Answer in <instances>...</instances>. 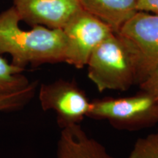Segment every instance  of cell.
<instances>
[{"mask_svg":"<svg viewBox=\"0 0 158 158\" xmlns=\"http://www.w3.org/2000/svg\"><path fill=\"white\" fill-rule=\"evenodd\" d=\"M139 55L135 45L113 31L96 47L86 64L87 76L100 92H125L137 84Z\"/></svg>","mask_w":158,"mask_h":158,"instance_id":"cell-2","label":"cell"},{"mask_svg":"<svg viewBox=\"0 0 158 158\" xmlns=\"http://www.w3.org/2000/svg\"><path fill=\"white\" fill-rule=\"evenodd\" d=\"M62 30L66 40L64 62L77 69L86 66L96 47L114 31L82 9L69 20Z\"/></svg>","mask_w":158,"mask_h":158,"instance_id":"cell-5","label":"cell"},{"mask_svg":"<svg viewBox=\"0 0 158 158\" xmlns=\"http://www.w3.org/2000/svg\"><path fill=\"white\" fill-rule=\"evenodd\" d=\"M138 11L158 13V0H136Z\"/></svg>","mask_w":158,"mask_h":158,"instance_id":"cell-14","label":"cell"},{"mask_svg":"<svg viewBox=\"0 0 158 158\" xmlns=\"http://www.w3.org/2000/svg\"><path fill=\"white\" fill-rule=\"evenodd\" d=\"M57 158H114L106 148L90 137L81 124L61 129Z\"/></svg>","mask_w":158,"mask_h":158,"instance_id":"cell-8","label":"cell"},{"mask_svg":"<svg viewBox=\"0 0 158 158\" xmlns=\"http://www.w3.org/2000/svg\"><path fill=\"white\" fill-rule=\"evenodd\" d=\"M78 2L82 10L116 32L138 12L136 0H78Z\"/></svg>","mask_w":158,"mask_h":158,"instance_id":"cell-9","label":"cell"},{"mask_svg":"<svg viewBox=\"0 0 158 158\" xmlns=\"http://www.w3.org/2000/svg\"><path fill=\"white\" fill-rule=\"evenodd\" d=\"M118 32L130 40L137 48V84L140 85L158 66V13L138 11Z\"/></svg>","mask_w":158,"mask_h":158,"instance_id":"cell-6","label":"cell"},{"mask_svg":"<svg viewBox=\"0 0 158 158\" xmlns=\"http://www.w3.org/2000/svg\"><path fill=\"white\" fill-rule=\"evenodd\" d=\"M139 86L141 91L158 98V66Z\"/></svg>","mask_w":158,"mask_h":158,"instance_id":"cell-13","label":"cell"},{"mask_svg":"<svg viewBox=\"0 0 158 158\" xmlns=\"http://www.w3.org/2000/svg\"><path fill=\"white\" fill-rule=\"evenodd\" d=\"M87 117L107 121L118 130L137 131L158 123V98L141 91L130 97L96 99Z\"/></svg>","mask_w":158,"mask_h":158,"instance_id":"cell-3","label":"cell"},{"mask_svg":"<svg viewBox=\"0 0 158 158\" xmlns=\"http://www.w3.org/2000/svg\"><path fill=\"white\" fill-rule=\"evenodd\" d=\"M127 158H158V131L138 138Z\"/></svg>","mask_w":158,"mask_h":158,"instance_id":"cell-12","label":"cell"},{"mask_svg":"<svg viewBox=\"0 0 158 158\" xmlns=\"http://www.w3.org/2000/svg\"><path fill=\"white\" fill-rule=\"evenodd\" d=\"M20 21L13 6L0 14V55H10L12 64L23 69L29 64L64 62L66 40L62 29L37 25L23 30Z\"/></svg>","mask_w":158,"mask_h":158,"instance_id":"cell-1","label":"cell"},{"mask_svg":"<svg viewBox=\"0 0 158 158\" xmlns=\"http://www.w3.org/2000/svg\"><path fill=\"white\" fill-rule=\"evenodd\" d=\"M37 86V81H33L25 89L14 93L0 94V112H10L22 109L34 98Z\"/></svg>","mask_w":158,"mask_h":158,"instance_id":"cell-11","label":"cell"},{"mask_svg":"<svg viewBox=\"0 0 158 158\" xmlns=\"http://www.w3.org/2000/svg\"><path fill=\"white\" fill-rule=\"evenodd\" d=\"M24 69L9 63L0 55V94L25 89L31 82L23 75Z\"/></svg>","mask_w":158,"mask_h":158,"instance_id":"cell-10","label":"cell"},{"mask_svg":"<svg viewBox=\"0 0 158 158\" xmlns=\"http://www.w3.org/2000/svg\"><path fill=\"white\" fill-rule=\"evenodd\" d=\"M13 7L20 21L31 27L61 29L81 9L78 0H13Z\"/></svg>","mask_w":158,"mask_h":158,"instance_id":"cell-7","label":"cell"},{"mask_svg":"<svg viewBox=\"0 0 158 158\" xmlns=\"http://www.w3.org/2000/svg\"><path fill=\"white\" fill-rule=\"evenodd\" d=\"M38 98L43 110L56 113L61 129L81 124L87 117L92 102L76 82L62 78L41 84Z\"/></svg>","mask_w":158,"mask_h":158,"instance_id":"cell-4","label":"cell"}]
</instances>
